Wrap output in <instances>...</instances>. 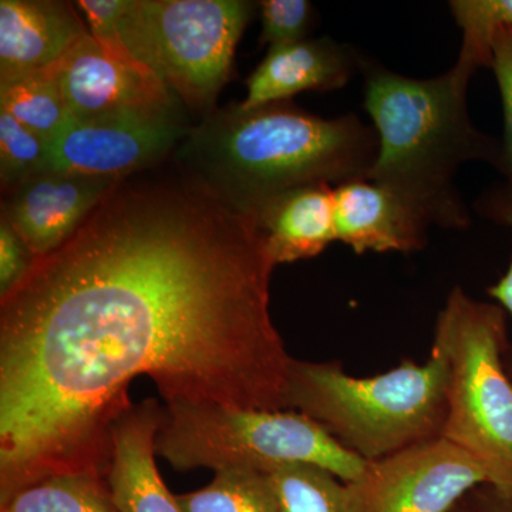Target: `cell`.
I'll return each instance as SVG.
<instances>
[{
  "label": "cell",
  "mask_w": 512,
  "mask_h": 512,
  "mask_svg": "<svg viewBox=\"0 0 512 512\" xmlns=\"http://www.w3.org/2000/svg\"><path fill=\"white\" fill-rule=\"evenodd\" d=\"M153 168L0 298V504L57 474L106 476L137 376L165 404L288 410L264 232L177 164Z\"/></svg>",
  "instance_id": "obj_1"
},
{
  "label": "cell",
  "mask_w": 512,
  "mask_h": 512,
  "mask_svg": "<svg viewBox=\"0 0 512 512\" xmlns=\"http://www.w3.org/2000/svg\"><path fill=\"white\" fill-rule=\"evenodd\" d=\"M376 156L375 128L356 114L323 119L279 101L215 110L190 128L174 163L252 218L295 188L367 180Z\"/></svg>",
  "instance_id": "obj_2"
},
{
  "label": "cell",
  "mask_w": 512,
  "mask_h": 512,
  "mask_svg": "<svg viewBox=\"0 0 512 512\" xmlns=\"http://www.w3.org/2000/svg\"><path fill=\"white\" fill-rule=\"evenodd\" d=\"M365 110L377 136L367 180L400 198L427 225L470 227L458 190L461 165L480 161L504 175L503 143L474 126L467 106L470 80L451 67L412 79L362 56Z\"/></svg>",
  "instance_id": "obj_3"
},
{
  "label": "cell",
  "mask_w": 512,
  "mask_h": 512,
  "mask_svg": "<svg viewBox=\"0 0 512 512\" xmlns=\"http://www.w3.org/2000/svg\"><path fill=\"white\" fill-rule=\"evenodd\" d=\"M447 362L431 348L424 363L403 359L372 377H355L340 362L292 359L286 407L311 417L365 461L379 460L443 436Z\"/></svg>",
  "instance_id": "obj_4"
},
{
  "label": "cell",
  "mask_w": 512,
  "mask_h": 512,
  "mask_svg": "<svg viewBox=\"0 0 512 512\" xmlns=\"http://www.w3.org/2000/svg\"><path fill=\"white\" fill-rule=\"evenodd\" d=\"M156 453L178 471L248 467L269 474L308 464L343 483L359 477L367 464L306 414L218 403L164 404Z\"/></svg>",
  "instance_id": "obj_5"
},
{
  "label": "cell",
  "mask_w": 512,
  "mask_h": 512,
  "mask_svg": "<svg viewBox=\"0 0 512 512\" xmlns=\"http://www.w3.org/2000/svg\"><path fill=\"white\" fill-rule=\"evenodd\" d=\"M433 348L448 370L441 437L476 457L490 474L491 487L512 495V377L504 365V309L456 286L437 316Z\"/></svg>",
  "instance_id": "obj_6"
},
{
  "label": "cell",
  "mask_w": 512,
  "mask_h": 512,
  "mask_svg": "<svg viewBox=\"0 0 512 512\" xmlns=\"http://www.w3.org/2000/svg\"><path fill=\"white\" fill-rule=\"evenodd\" d=\"M254 9L244 0H126L119 32L131 56L205 119L217 110Z\"/></svg>",
  "instance_id": "obj_7"
},
{
  "label": "cell",
  "mask_w": 512,
  "mask_h": 512,
  "mask_svg": "<svg viewBox=\"0 0 512 512\" xmlns=\"http://www.w3.org/2000/svg\"><path fill=\"white\" fill-rule=\"evenodd\" d=\"M481 485L491 478L480 461L437 437L367 461L345 488L350 512H453Z\"/></svg>",
  "instance_id": "obj_8"
},
{
  "label": "cell",
  "mask_w": 512,
  "mask_h": 512,
  "mask_svg": "<svg viewBox=\"0 0 512 512\" xmlns=\"http://www.w3.org/2000/svg\"><path fill=\"white\" fill-rule=\"evenodd\" d=\"M52 69L77 123L183 116V104L153 73L107 55L92 33Z\"/></svg>",
  "instance_id": "obj_9"
},
{
  "label": "cell",
  "mask_w": 512,
  "mask_h": 512,
  "mask_svg": "<svg viewBox=\"0 0 512 512\" xmlns=\"http://www.w3.org/2000/svg\"><path fill=\"white\" fill-rule=\"evenodd\" d=\"M190 128L183 116L100 123L72 119L50 143V170L121 180L163 164Z\"/></svg>",
  "instance_id": "obj_10"
},
{
  "label": "cell",
  "mask_w": 512,
  "mask_h": 512,
  "mask_svg": "<svg viewBox=\"0 0 512 512\" xmlns=\"http://www.w3.org/2000/svg\"><path fill=\"white\" fill-rule=\"evenodd\" d=\"M117 181L43 171L6 192L2 217L39 258L59 248Z\"/></svg>",
  "instance_id": "obj_11"
},
{
  "label": "cell",
  "mask_w": 512,
  "mask_h": 512,
  "mask_svg": "<svg viewBox=\"0 0 512 512\" xmlns=\"http://www.w3.org/2000/svg\"><path fill=\"white\" fill-rule=\"evenodd\" d=\"M163 407L157 400L133 404L111 424L106 481L120 512H183L156 464Z\"/></svg>",
  "instance_id": "obj_12"
},
{
  "label": "cell",
  "mask_w": 512,
  "mask_h": 512,
  "mask_svg": "<svg viewBox=\"0 0 512 512\" xmlns=\"http://www.w3.org/2000/svg\"><path fill=\"white\" fill-rule=\"evenodd\" d=\"M362 55L330 37L303 39L269 47L268 55L247 80V97L239 109L291 101L301 92L343 89L360 72Z\"/></svg>",
  "instance_id": "obj_13"
},
{
  "label": "cell",
  "mask_w": 512,
  "mask_h": 512,
  "mask_svg": "<svg viewBox=\"0 0 512 512\" xmlns=\"http://www.w3.org/2000/svg\"><path fill=\"white\" fill-rule=\"evenodd\" d=\"M87 35L73 3L2 0L0 82L56 66Z\"/></svg>",
  "instance_id": "obj_14"
},
{
  "label": "cell",
  "mask_w": 512,
  "mask_h": 512,
  "mask_svg": "<svg viewBox=\"0 0 512 512\" xmlns=\"http://www.w3.org/2000/svg\"><path fill=\"white\" fill-rule=\"evenodd\" d=\"M336 238L357 255L414 252L427 245L426 224L392 191L370 180L333 188Z\"/></svg>",
  "instance_id": "obj_15"
},
{
  "label": "cell",
  "mask_w": 512,
  "mask_h": 512,
  "mask_svg": "<svg viewBox=\"0 0 512 512\" xmlns=\"http://www.w3.org/2000/svg\"><path fill=\"white\" fill-rule=\"evenodd\" d=\"M252 220L264 232L274 265L315 258L338 241L329 184L295 188L266 202Z\"/></svg>",
  "instance_id": "obj_16"
},
{
  "label": "cell",
  "mask_w": 512,
  "mask_h": 512,
  "mask_svg": "<svg viewBox=\"0 0 512 512\" xmlns=\"http://www.w3.org/2000/svg\"><path fill=\"white\" fill-rule=\"evenodd\" d=\"M0 512H120L103 474L67 473L22 488Z\"/></svg>",
  "instance_id": "obj_17"
},
{
  "label": "cell",
  "mask_w": 512,
  "mask_h": 512,
  "mask_svg": "<svg viewBox=\"0 0 512 512\" xmlns=\"http://www.w3.org/2000/svg\"><path fill=\"white\" fill-rule=\"evenodd\" d=\"M0 110L49 143L72 120L52 67L0 82Z\"/></svg>",
  "instance_id": "obj_18"
},
{
  "label": "cell",
  "mask_w": 512,
  "mask_h": 512,
  "mask_svg": "<svg viewBox=\"0 0 512 512\" xmlns=\"http://www.w3.org/2000/svg\"><path fill=\"white\" fill-rule=\"evenodd\" d=\"M175 498L183 512H279L269 474L248 467L222 468L207 487Z\"/></svg>",
  "instance_id": "obj_19"
},
{
  "label": "cell",
  "mask_w": 512,
  "mask_h": 512,
  "mask_svg": "<svg viewBox=\"0 0 512 512\" xmlns=\"http://www.w3.org/2000/svg\"><path fill=\"white\" fill-rule=\"evenodd\" d=\"M448 8L463 35L453 67L471 79L481 67L491 69L495 36L512 28V0H451Z\"/></svg>",
  "instance_id": "obj_20"
},
{
  "label": "cell",
  "mask_w": 512,
  "mask_h": 512,
  "mask_svg": "<svg viewBox=\"0 0 512 512\" xmlns=\"http://www.w3.org/2000/svg\"><path fill=\"white\" fill-rule=\"evenodd\" d=\"M279 512H350L345 483L329 471L293 464L269 473Z\"/></svg>",
  "instance_id": "obj_21"
},
{
  "label": "cell",
  "mask_w": 512,
  "mask_h": 512,
  "mask_svg": "<svg viewBox=\"0 0 512 512\" xmlns=\"http://www.w3.org/2000/svg\"><path fill=\"white\" fill-rule=\"evenodd\" d=\"M50 170V143L0 110V181L8 192L33 175Z\"/></svg>",
  "instance_id": "obj_22"
},
{
  "label": "cell",
  "mask_w": 512,
  "mask_h": 512,
  "mask_svg": "<svg viewBox=\"0 0 512 512\" xmlns=\"http://www.w3.org/2000/svg\"><path fill=\"white\" fill-rule=\"evenodd\" d=\"M261 8V45L278 46L306 39L313 23L308 0H264Z\"/></svg>",
  "instance_id": "obj_23"
},
{
  "label": "cell",
  "mask_w": 512,
  "mask_h": 512,
  "mask_svg": "<svg viewBox=\"0 0 512 512\" xmlns=\"http://www.w3.org/2000/svg\"><path fill=\"white\" fill-rule=\"evenodd\" d=\"M477 214L503 227L512 228V178L485 190L474 204ZM488 295L512 316V261L507 272L488 288ZM512 377V370H511Z\"/></svg>",
  "instance_id": "obj_24"
},
{
  "label": "cell",
  "mask_w": 512,
  "mask_h": 512,
  "mask_svg": "<svg viewBox=\"0 0 512 512\" xmlns=\"http://www.w3.org/2000/svg\"><path fill=\"white\" fill-rule=\"evenodd\" d=\"M491 70L497 80L503 104L504 178H512V28L501 29L493 43Z\"/></svg>",
  "instance_id": "obj_25"
},
{
  "label": "cell",
  "mask_w": 512,
  "mask_h": 512,
  "mask_svg": "<svg viewBox=\"0 0 512 512\" xmlns=\"http://www.w3.org/2000/svg\"><path fill=\"white\" fill-rule=\"evenodd\" d=\"M25 242L6 218L0 221V298L22 281L33 262Z\"/></svg>",
  "instance_id": "obj_26"
},
{
  "label": "cell",
  "mask_w": 512,
  "mask_h": 512,
  "mask_svg": "<svg viewBox=\"0 0 512 512\" xmlns=\"http://www.w3.org/2000/svg\"><path fill=\"white\" fill-rule=\"evenodd\" d=\"M453 512H512V495L481 485L470 491Z\"/></svg>",
  "instance_id": "obj_27"
}]
</instances>
